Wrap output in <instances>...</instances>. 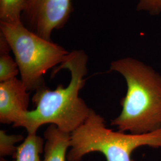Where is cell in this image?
I'll return each mask as SVG.
<instances>
[{
	"mask_svg": "<svg viewBox=\"0 0 161 161\" xmlns=\"http://www.w3.org/2000/svg\"><path fill=\"white\" fill-rule=\"evenodd\" d=\"M88 58L83 50L69 52L64 62L53 69L52 75L62 69L69 70L71 74L69 85L66 87L59 85L54 90L45 85L36 90L32 97L35 109L24 113L13 126L23 127L28 134H36L40 127L49 124L71 134L81 125L91 110L79 96L86 82Z\"/></svg>",
	"mask_w": 161,
	"mask_h": 161,
	"instance_id": "cell-1",
	"label": "cell"
},
{
	"mask_svg": "<svg viewBox=\"0 0 161 161\" xmlns=\"http://www.w3.org/2000/svg\"><path fill=\"white\" fill-rule=\"evenodd\" d=\"M110 69L125 79L127 92L121 100L120 115L111 121L119 131L143 134L161 128V76L132 58L111 63Z\"/></svg>",
	"mask_w": 161,
	"mask_h": 161,
	"instance_id": "cell-2",
	"label": "cell"
},
{
	"mask_svg": "<svg viewBox=\"0 0 161 161\" xmlns=\"http://www.w3.org/2000/svg\"><path fill=\"white\" fill-rule=\"evenodd\" d=\"M161 147V128L143 134L115 132L106 127L103 118L91 109L84 123L71 133L68 161H80L84 156L100 152L106 161H135L132 152L139 147Z\"/></svg>",
	"mask_w": 161,
	"mask_h": 161,
	"instance_id": "cell-3",
	"label": "cell"
},
{
	"mask_svg": "<svg viewBox=\"0 0 161 161\" xmlns=\"http://www.w3.org/2000/svg\"><path fill=\"white\" fill-rule=\"evenodd\" d=\"M1 33L15 56L21 80L28 92L45 86L44 75L62 64L69 54L64 47L31 31L22 22L1 23Z\"/></svg>",
	"mask_w": 161,
	"mask_h": 161,
	"instance_id": "cell-4",
	"label": "cell"
},
{
	"mask_svg": "<svg viewBox=\"0 0 161 161\" xmlns=\"http://www.w3.org/2000/svg\"><path fill=\"white\" fill-rule=\"evenodd\" d=\"M72 0H26L22 22L31 31L51 41L54 30L62 29L73 11Z\"/></svg>",
	"mask_w": 161,
	"mask_h": 161,
	"instance_id": "cell-5",
	"label": "cell"
},
{
	"mask_svg": "<svg viewBox=\"0 0 161 161\" xmlns=\"http://www.w3.org/2000/svg\"><path fill=\"white\" fill-rule=\"evenodd\" d=\"M29 102L28 90L21 80L0 82V122L13 125L28 111Z\"/></svg>",
	"mask_w": 161,
	"mask_h": 161,
	"instance_id": "cell-6",
	"label": "cell"
},
{
	"mask_svg": "<svg viewBox=\"0 0 161 161\" xmlns=\"http://www.w3.org/2000/svg\"><path fill=\"white\" fill-rule=\"evenodd\" d=\"M44 155L41 161H66L70 147L71 134L60 130L50 124L44 132Z\"/></svg>",
	"mask_w": 161,
	"mask_h": 161,
	"instance_id": "cell-7",
	"label": "cell"
},
{
	"mask_svg": "<svg viewBox=\"0 0 161 161\" xmlns=\"http://www.w3.org/2000/svg\"><path fill=\"white\" fill-rule=\"evenodd\" d=\"M44 147V140L36 134H28L23 143L17 147L13 161H41L40 154ZM1 161H4L1 158Z\"/></svg>",
	"mask_w": 161,
	"mask_h": 161,
	"instance_id": "cell-8",
	"label": "cell"
},
{
	"mask_svg": "<svg viewBox=\"0 0 161 161\" xmlns=\"http://www.w3.org/2000/svg\"><path fill=\"white\" fill-rule=\"evenodd\" d=\"M26 0H0L1 23L16 24L22 22V14Z\"/></svg>",
	"mask_w": 161,
	"mask_h": 161,
	"instance_id": "cell-9",
	"label": "cell"
},
{
	"mask_svg": "<svg viewBox=\"0 0 161 161\" xmlns=\"http://www.w3.org/2000/svg\"><path fill=\"white\" fill-rule=\"evenodd\" d=\"M19 72L16 60L14 61L9 54H3L0 56V82L16 78Z\"/></svg>",
	"mask_w": 161,
	"mask_h": 161,
	"instance_id": "cell-10",
	"label": "cell"
},
{
	"mask_svg": "<svg viewBox=\"0 0 161 161\" xmlns=\"http://www.w3.org/2000/svg\"><path fill=\"white\" fill-rule=\"evenodd\" d=\"M23 137L21 135H8L3 130H0V155L14 156L17 147L15 144L23 140Z\"/></svg>",
	"mask_w": 161,
	"mask_h": 161,
	"instance_id": "cell-11",
	"label": "cell"
},
{
	"mask_svg": "<svg viewBox=\"0 0 161 161\" xmlns=\"http://www.w3.org/2000/svg\"><path fill=\"white\" fill-rule=\"evenodd\" d=\"M137 10L147 11L151 15H158L161 13V0H138Z\"/></svg>",
	"mask_w": 161,
	"mask_h": 161,
	"instance_id": "cell-12",
	"label": "cell"
}]
</instances>
